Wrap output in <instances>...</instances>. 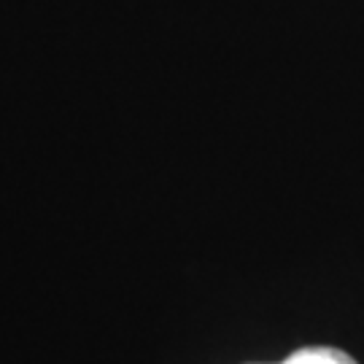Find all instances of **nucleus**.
Returning a JSON list of instances; mask_svg holds the SVG:
<instances>
[{
    "label": "nucleus",
    "instance_id": "f257e3e1",
    "mask_svg": "<svg viewBox=\"0 0 364 364\" xmlns=\"http://www.w3.org/2000/svg\"><path fill=\"white\" fill-rule=\"evenodd\" d=\"M278 364H356L351 353L329 348V346H311V348H299L291 356H287Z\"/></svg>",
    "mask_w": 364,
    "mask_h": 364
}]
</instances>
